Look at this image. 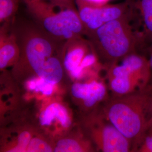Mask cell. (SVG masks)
Instances as JSON below:
<instances>
[{
	"mask_svg": "<svg viewBox=\"0 0 152 152\" xmlns=\"http://www.w3.org/2000/svg\"><path fill=\"white\" fill-rule=\"evenodd\" d=\"M146 132H152V109L151 115L150 117V119L149 120L148 126H147V131Z\"/></svg>",
	"mask_w": 152,
	"mask_h": 152,
	"instance_id": "obj_20",
	"label": "cell"
},
{
	"mask_svg": "<svg viewBox=\"0 0 152 152\" xmlns=\"http://www.w3.org/2000/svg\"><path fill=\"white\" fill-rule=\"evenodd\" d=\"M11 29L20 51L19 59L11 69L14 81L22 84L33 77L56 85L62 81L65 72L62 61L65 43L51 37L30 17L17 15Z\"/></svg>",
	"mask_w": 152,
	"mask_h": 152,
	"instance_id": "obj_1",
	"label": "cell"
},
{
	"mask_svg": "<svg viewBox=\"0 0 152 152\" xmlns=\"http://www.w3.org/2000/svg\"><path fill=\"white\" fill-rule=\"evenodd\" d=\"M107 79L113 96L147 89L151 80L148 58L137 51L125 56L108 66Z\"/></svg>",
	"mask_w": 152,
	"mask_h": 152,
	"instance_id": "obj_5",
	"label": "cell"
},
{
	"mask_svg": "<svg viewBox=\"0 0 152 152\" xmlns=\"http://www.w3.org/2000/svg\"><path fill=\"white\" fill-rule=\"evenodd\" d=\"M54 140L38 128L26 152H54Z\"/></svg>",
	"mask_w": 152,
	"mask_h": 152,
	"instance_id": "obj_15",
	"label": "cell"
},
{
	"mask_svg": "<svg viewBox=\"0 0 152 152\" xmlns=\"http://www.w3.org/2000/svg\"><path fill=\"white\" fill-rule=\"evenodd\" d=\"M11 23L0 27V69L1 71L14 65L19 59L20 51L15 36L11 29Z\"/></svg>",
	"mask_w": 152,
	"mask_h": 152,
	"instance_id": "obj_14",
	"label": "cell"
},
{
	"mask_svg": "<svg viewBox=\"0 0 152 152\" xmlns=\"http://www.w3.org/2000/svg\"><path fill=\"white\" fill-rule=\"evenodd\" d=\"M80 126L97 151L132 152V144L104 115L101 108L82 114Z\"/></svg>",
	"mask_w": 152,
	"mask_h": 152,
	"instance_id": "obj_6",
	"label": "cell"
},
{
	"mask_svg": "<svg viewBox=\"0 0 152 152\" xmlns=\"http://www.w3.org/2000/svg\"><path fill=\"white\" fill-rule=\"evenodd\" d=\"M131 23L140 45L152 44V0H126Z\"/></svg>",
	"mask_w": 152,
	"mask_h": 152,
	"instance_id": "obj_10",
	"label": "cell"
},
{
	"mask_svg": "<svg viewBox=\"0 0 152 152\" xmlns=\"http://www.w3.org/2000/svg\"><path fill=\"white\" fill-rule=\"evenodd\" d=\"M147 58L148 60L149 64L150 66V70H151V80L148 87L152 89V44L149 47V58Z\"/></svg>",
	"mask_w": 152,
	"mask_h": 152,
	"instance_id": "obj_19",
	"label": "cell"
},
{
	"mask_svg": "<svg viewBox=\"0 0 152 152\" xmlns=\"http://www.w3.org/2000/svg\"><path fill=\"white\" fill-rule=\"evenodd\" d=\"M106 118L132 144V152L147 131L152 109V89L113 96L101 107Z\"/></svg>",
	"mask_w": 152,
	"mask_h": 152,
	"instance_id": "obj_2",
	"label": "cell"
},
{
	"mask_svg": "<svg viewBox=\"0 0 152 152\" xmlns=\"http://www.w3.org/2000/svg\"><path fill=\"white\" fill-rule=\"evenodd\" d=\"M98 60L109 66L137 51L140 41L127 14L108 22L86 36Z\"/></svg>",
	"mask_w": 152,
	"mask_h": 152,
	"instance_id": "obj_4",
	"label": "cell"
},
{
	"mask_svg": "<svg viewBox=\"0 0 152 152\" xmlns=\"http://www.w3.org/2000/svg\"><path fill=\"white\" fill-rule=\"evenodd\" d=\"M19 6L20 0H0L1 25L14 20L18 15Z\"/></svg>",
	"mask_w": 152,
	"mask_h": 152,
	"instance_id": "obj_17",
	"label": "cell"
},
{
	"mask_svg": "<svg viewBox=\"0 0 152 152\" xmlns=\"http://www.w3.org/2000/svg\"><path fill=\"white\" fill-rule=\"evenodd\" d=\"M37 124L39 130L55 140L74 126L70 110L60 101L48 99L38 113Z\"/></svg>",
	"mask_w": 152,
	"mask_h": 152,
	"instance_id": "obj_8",
	"label": "cell"
},
{
	"mask_svg": "<svg viewBox=\"0 0 152 152\" xmlns=\"http://www.w3.org/2000/svg\"><path fill=\"white\" fill-rule=\"evenodd\" d=\"M92 49L87 38L73 39L64 45L63 54V65L64 70L72 78L79 80L82 77L80 66L85 56Z\"/></svg>",
	"mask_w": 152,
	"mask_h": 152,
	"instance_id": "obj_12",
	"label": "cell"
},
{
	"mask_svg": "<svg viewBox=\"0 0 152 152\" xmlns=\"http://www.w3.org/2000/svg\"><path fill=\"white\" fill-rule=\"evenodd\" d=\"M76 4L86 37L107 23L127 14L126 2L118 4L96 5L88 0H76Z\"/></svg>",
	"mask_w": 152,
	"mask_h": 152,
	"instance_id": "obj_7",
	"label": "cell"
},
{
	"mask_svg": "<svg viewBox=\"0 0 152 152\" xmlns=\"http://www.w3.org/2000/svg\"><path fill=\"white\" fill-rule=\"evenodd\" d=\"M96 149L80 125L73 126L54 140V152H92Z\"/></svg>",
	"mask_w": 152,
	"mask_h": 152,
	"instance_id": "obj_13",
	"label": "cell"
},
{
	"mask_svg": "<svg viewBox=\"0 0 152 152\" xmlns=\"http://www.w3.org/2000/svg\"><path fill=\"white\" fill-rule=\"evenodd\" d=\"M24 88L30 92L41 93L45 96H51L56 85L38 77L31 78L22 83Z\"/></svg>",
	"mask_w": 152,
	"mask_h": 152,
	"instance_id": "obj_16",
	"label": "cell"
},
{
	"mask_svg": "<svg viewBox=\"0 0 152 152\" xmlns=\"http://www.w3.org/2000/svg\"><path fill=\"white\" fill-rule=\"evenodd\" d=\"M24 4L29 17L55 40L66 43L85 37L76 0H42Z\"/></svg>",
	"mask_w": 152,
	"mask_h": 152,
	"instance_id": "obj_3",
	"label": "cell"
},
{
	"mask_svg": "<svg viewBox=\"0 0 152 152\" xmlns=\"http://www.w3.org/2000/svg\"><path fill=\"white\" fill-rule=\"evenodd\" d=\"M24 4L26 3H28V2H34V1H42V0H22Z\"/></svg>",
	"mask_w": 152,
	"mask_h": 152,
	"instance_id": "obj_21",
	"label": "cell"
},
{
	"mask_svg": "<svg viewBox=\"0 0 152 152\" xmlns=\"http://www.w3.org/2000/svg\"><path fill=\"white\" fill-rule=\"evenodd\" d=\"M70 94L73 102L82 114L98 108L108 97L107 87L104 82L98 80L86 83L75 82L71 85Z\"/></svg>",
	"mask_w": 152,
	"mask_h": 152,
	"instance_id": "obj_9",
	"label": "cell"
},
{
	"mask_svg": "<svg viewBox=\"0 0 152 152\" xmlns=\"http://www.w3.org/2000/svg\"><path fill=\"white\" fill-rule=\"evenodd\" d=\"M134 152H152V132L145 133Z\"/></svg>",
	"mask_w": 152,
	"mask_h": 152,
	"instance_id": "obj_18",
	"label": "cell"
},
{
	"mask_svg": "<svg viewBox=\"0 0 152 152\" xmlns=\"http://www.w3.org/2000/svg\"><path fill=\"white\" fill-rule=\"evenodd\" d=\"M38 127L34 123H18L1 130L0 152H26Z\"/></svg>",
	"mask_w": 152,
	"mask_h": 152,
	"instance_id": "obj_11",
	"label": "cell"
}]
</instances>
